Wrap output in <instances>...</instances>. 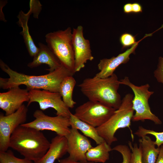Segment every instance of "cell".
<instances>
[{
  "mask_svg": "<svg viewBox=\"0 0 163 163\" xmlns=\"http://www.w3.org/2000/svg\"><path fill=\"white\" fill-rule=\"evenodd\" d=\"M1 69L9 76L8 78H0V87L3 89L19 87L24 85L28 91L40 89L59 93L61 83L66 77L74 74L62 66L47 74L40 75H31L18 72L11 69L1 59Z\"/></svg>",
  "mask_w": 163,
  "mask_h": 163,
  "instance_id": "6da1fadb",
  "label": "cell"
},
{
  "mask_svg": "<svg viewBox=\"0 0 163 163\" xmlns=\"http://www.w3.org/2000/svg\"><path fill=\"white\" fill-rule=\"evenodd\" d=\"M50 144V142L41 131L21 125L12 134L9 147L24 158L35 162L44 156Z\"/></svg>",
  "mask_w": 163,
  "mask_h": 163,
  "instance_id": "7a4b0ae2",
  "label": "cell"
},
{
  "mask_svg": "<svg viewBox=\"0 0 163 163\" xmlns=\"http://www.w3.org/2000/svg\"><path fill=\"white\" fill-rule=\"evenodd\" d=\"M120 84L117 75L113 73L106 78L95 75L86 78L78 86L89 101L98 102L117 110L122 101L118 92Z\"/></svg>",
  "mask_w": 163,
  "mask_h": 163,
  "instance_id": "3957f363",
  "label": "cell"
},
{
  "mask_svg": "<svg viewBox=\"0 0 163 163\" xmlns=\"http://www.w3.org/2000/svg\"><path fill=\"white\" fill-rule=\"evenodd\" d=\"M133 97V95L131 94H126L122 99L119 108L105 123L96 128L100 136L110 145L117 141L114 135L116 131L120 128H128L133 140L134 136L130 127L134 111L132 103Z\"/></svg>",
  "mask_w": 163,
  "mask_h": 163,
  "instance_id": "277c9868",
  "label": "cell"
},
{
  "mask_svg": "<svg viewBox=\"0 0 163 163\" xmlns=\"http://www.w3.org/2000/svg\"><path fill=\"white\" fill-rule=\"evenodd\" d=\"M70 27L47 34L45 40L47 46L61 65L75 73V61Z\"/></svg>",
  "mask_w": 163,
  "mask_h": 163,
  "instance_id": "5b68a950",
  "label": "cell"
},
{
  "mask_svg": "<svg viewBox=\"0 0 163 163\" xmlns=\"http://www.w3.org/2000/svg\"><path fill=\"white\" fill-rule=\"evenodd\" d=\"M120 81L121 84L129 86L134 93L132 103L133 108L135 113L132 120L143 121L148 120L152 121L156 124H161V120L151 112L149 104V99L154 93L153 91L149 90V84L136 86L131 82L127 76H125Z\"/></svg>",
  "mask_w": 163,
  "mask_h": 163,
  "instance_id": "8992f818",
  "label": "cell"
},
{
  "mask_svg": "<svg viewBox=\"0 0 163 163\" xmlns=\"http://www.w3.org/2000/svg\"><path fill=\"white\" fill-rule=\"evenodd\" d=\"M116 110L98 102L89 100L78 107L74 114L80 120L97 128L108 120Z\"/></svg>",
  "mask_w": 163,
  "mask_h": 163,
  "instance_id": "52a82bcc",
  "label": "cell"
},
{
  "mask_svg": "<svg viewBox=\"0 0 163 163\" xmlns=\"http://www.w3.org/2000/svg\"><path fill=\"white\" fill-rule=\"evenodd\" d=\"M33 121L21 126L33 128L38 130H48L54 132L60 136L66 137L70 132L69 118L61 116L51 117L45 114L40 110H36Z\"/></svg>",
  "mask_w": 163,
  "mask_h": 163,
  "instance_id": "ba28073f",
  "label": "cell"
},
{
  "mask_svg": "<svg viewBox=\"0 0 163 163\" xmlns=\"http://www.w3.org/2000/svg\"><path fill=\"white\" fill-rule=\"evenodd\" d=\"M29 101L28 107L32 102H37L40 110L52 108L56 111V115L69 118L71 113L59 93L45 90L30 89L29 90Z\"/></svg>",
  "mask_w": 163,
  "mask_h": 163,
  "instance_id": "9c48e42d",
  "label": "cell"
},
{
  "mask_svg": "<svg viewBox=\"0 0 163 163\" xmlns=\"http://www.w3.org/2000/svg\"><path fill=\"white\" fill-rule=\"evenodd\" d=\"M27 106L23 104L15 112L8 115H0V152L8 150L11 136L15 129L26 121Z\"/></svg>",
  "mask_w": 163,
  "mask_h": 163,
  "instance_id": "30bf717a",
  "label": "cell"
},
{
  "mask_svg": "<svg viewBox=\"0 0 163 163\" xmlns=\"http://www.w3.org/2000/svg\"><path fill=\"white\" fill-rule=\"evenodd\" d=\"M83 28L81 25L73 28L72 33V43L75 57V72L84 68L88 61H92V55L89 40L84 37Z\"/></svg>",
  "mask_w": 163,
  "mask_h": 163,
  "instance_id": "8fae6325",
  "label": "cell"
},
{
  "mask_svg": "<svg viewBox=\"0 0 163 163\" xmlns=\"http://www.w3.org/2000/svg\"><path fill=\"white\" fill-rule=\"evenodd\" d=\"M67 140L69 157L74 161L82 162L88 161L86 155L92 146L88 138L82 134L78 129L73 128L66 137Z\"/></svg>",
  "mask_w": 163,
  "mask_h": 163,
  "instance_id": "7c38bea8",
  "label": "cell"
},
{
  "mask_svg": "<svg viewBox=\"0 0 163 163\" xmlns=\"http://www.w3.org/2000/svg\"><path fill=\"white\" fill-rule=\"evenodd\" d=\"M29 101V91L19 87L11 88L5 92L0 93V108L8 115L16 111L25 102Z\"/></svg>",
  "mask_w": 163,
  "mask_h": 163,
  "instance_id": "4fadbf2b",
  "label": "cell"
},
{
  "mask_svg": "<svg viewBox=\"0 0 163 163\" xmlns=\"http://www.w3.org/2000/svg\"><path fill=\"white\" fill-rule=\"evenodd\" d=\"M141 40L128 49L123 53L117 56H113L110 59L104 58L101 59L97 65L100 72L95 76L101 78H106L112 75L116 69L121 64L127 62L130 59L131 54H135V50Z\"/></svg>",
  "mask_w": 163,
  "mask_h": 163,
  "instance_id": "5bb4252c",
  "label": "cell"
},
{
  "mask_svg": "<svg viewBox=\"0 0 163 163\" xmlns=\"http://www.w3.org/2000/svg\"><path fill=\"white\" fill-rule=\"evenodd\" d=\"M68 151L66 137L57 135L52 138L49 148L44 156L34 163H54L55 161L62 158Z\"/></svg>",
  "mask_w": 163,
  "mask_h": 163,
  "instance_id": "9a60e30c",
  "label": "cell"
},
{
  "mask_svg": "<svg viewBox=\"0 0 163 163\" xmlns=\"http://www.w3.org/2000/svg\"><path fill=\"white\" fill-rule=\"evenodd\" d=\"M38 46V52L33 57V61L27 64L28 67L33 68L45 64L49 68L46 70L50 72L62 66L47 45L40 42Z\"/></svg>",
  "mask_w": 163,
  "mask_h": 163,
  "instance_id": "2e32d148",
  "label": "cell"
},
{
  "mask_svg": "<svg viewBox=\"0 0 163 163\" xmlns=\"http://www.w3.org/2000/svg\"><path fill=\"white\" fill-rule=\"evenodd\" d=\"M31 14L30 10L26 13L22 11H20L18 16V24L22 27V30L20 34L23 37L28 52L31 57H34L38 53L39 48L34 43L29 32L28 21Z\"/></svg>",
  "mask_w": 163,
  "mask_h": 163,
  "instance_id": "e0dca14e",
  "label": "cell"
},
{
  "mask_svg": "<svg viewBox=\"0 0 163 163\" xmlns=\"http://www.w3.org/2000/svg\"><path fill=\"white\" fill-rule=\"evenodd\" d=\"M69 120L71 128L79 130L85 136L93 140L97 144L105 141L99 134L96 128L80 120L72 113Z\"/></svg>",
  "mask_w": 163,
  "mask_h": 163,
  "instance_id": "ac0fdd59",
  "label": "cell"
},
{
  "mask_svg": "<svg viewBox=\"0 0 163 163\" xmlns=\"http://www.w3.org/2000/svg\"><path fill=\"white\" fill-rule=\"evenodd\" d=\"M139 141L141 147L142 163H155L160 147L156 148L154 141L147 136L139 139Z\"/></svg>",
  "mask_w": 163,
  "mask_h": 163,
  "instance_id": "d6986e66",
  "label": "cell"
},
{
  "mask_svg": "<svg viewBox=\"0 0 163 163\" xmlns=\"http://www.w3.org/2000/svg\"><path fill=\"white\" fill-rule=\"evenodd\" d=\"M112 150L106 142L91 147L87 151L86 156L88 161L104 163L109 159V152Z\"/></svg>",
  "mask_w": 163,
  "mask_h": 163,
  "instance_id": "ffe728a7",
  "label": "cell"
},
{
  "mask_svg": "<svg viewBox=\"0 0 163 163\" xmlns=\"http://www.w3.org/2000/svg\"><path fill=\"white\" fill-rule=\"evenodd\" d=\"M76 84L75 78L73 76H70L65 78L60 85L59 93L61 95L64 102L69 108H73L76 104L72 97L73 92Z\"/></svg>",
  "mask_w": 163,
  "mask_h": 163,
  "instance_id": "44dd1931",
  "label": "cell"
},
{
  "mask_svg": "<svg viewBox=\"0 0 163 163\" xmlns=\"http://www.w3.org/2000/svg\"><path fill=\"white\" fill-rule=\"evenodd\" d=\"M134 134L139 137L141 138L148 134L152 135L156 138L154 143L158 147H160L163 144V132H156L153 130L145 129L140 126L139 127L138 130Z\"/></svg>",
  "mask_w": 163,
  "mask_h": 163,
  "instance_id": "7402d4cb",
  "label": "cell"
},
{
  "mask_svg": "<svg viewBox=\"0 0 163 163\" xmlns=\"http://www.w3.org/2000/svg\"><path fill=\"white\" fill-rule=\"evenodd\" d=\"M0 163H34L24 158H20L16 157L12 152L8 150L0 152Z\"/></svg>",
  "mask_w": 163,
  "mask_h": 163,
  "instance_id": "603a6c76",
  "label": "cell"
},
{
  "mask_svg": "<svg viewBox=\"0 0 163 163\" xmlns=\"http://www.w3.org/2000/svg\"><path fill=\"white\" fill-rule=\"evenodd\" d=\"M129 147L131 151L130 163H142L141 149L140 145L138 147L136 144L133 145L131 142H128Z\"/></svg>",
  "mask_w": 163,
  "mask_h": 163,
  "instance_id": "cb8c5ba5",
  "label": "cell"
},
{
  "mask_svg": "<svg viewBox=\"0 0 163 163\" xmlns=\"http://www.w3.org/2000/svg\"><path fill=\"white\" fill-rule=\"evenodd\" d=\"M120 152L122 155L123 161L122 163H130L131 151L129 147L126 145H119L112 149Z\"/></svg>",
  "mask_w": 163,
  "mask_h": 163,
  "instance_id": "d4e9b609",
  "label": "cell"
},
{
  "mask_svg": "<svg viewBox=\"0 0 163 163\" xmlns=\"http://www.w3.org/2000/svg\"><path fill=\"white\" fill-rule=\"evenodd\" d=\"M120 41L122 46V49L132 47L137 42L135 36L128 33L122 34L120 37Z\"/></svg>",
  "mask_w": 163,
  "mask_h": 163,
  "instance_id": "484cf974",
  "label": "cell"
},
{
  "mask_svg": "<svg viewBox=\"0 0 163 163\" xmlns=\"http://www.w3.org/2000/svg\"><path fill=\"white\" fill-rule=\"evenodd\" d=\"M30 10L33 14L34 17L38 18L42 9V5L38 0H30L29 2Z\"/></svg>",
  "mask_w": 163,
  "mask_h": 163,
  "instance_id": "4316f807",
  "label": "cell"
},
{
  "mask_svg": "<svg viewBox=\"0 0 163 163\" xmlns=\"http://www.w3.org/2000/svg\"><path fill=\"white\" fill-rule=\"evenodd\" d=\"M154 74L157 81L163 84V57H159L157 68Z\"/></svg>",
  "mask_w": 163,
  "mask_h": 163,
  "instance_id": "83f0119b",
  "label": "cell"
},
{
  "mask_svg": "<svg viewBox=\"0 0 163 163\" xmlns=\"http://www.w3.org/2000/svg\"><path fill=\"white\" fill-rule=\"evenodd\" d=\"M133 13L137 14L142 11V8L141 5L138 3H132Z\"/></svg>",
  "mask_w": 163,
  "mask_h": 163,
  "instance_id": "f1b7e54d",
  "label": "cell"
},
{
  "mask_svg": "<svg viewBox=\"0 0 163 163\" xmlns=\"http://www.w3.org/2000/svg\"><path fill=\"white\" fill-rule=\"evenodd\" d=\"M59 163H95L94 162L87 161V162H82L74 161L69 158V157L61 160Z\"/></svg>",
  "mask_w": 163,
  "mask_h": 163,
  "instance_id": "f546056e",
  "label": "cell"
},
{
  "mask_svg": "<svg viewBox=\"0 0 163 163\" xmlns=\"http://www.w3.org/2000/svg\"><path fill=\"white\" fill-rule=\"evenodd\" d=\"M124 12L126 14H130L133 13L132 3H127L123 6Z\"/></svg>",
  "mask_w": 163,
  "mask_h": 163,
  "instance_id": "4dcf8cb0",
  "label": "cell"
},
{
  "mask_svg": "<svg viewBox=\"0 0 163 163\" xmlns=\"http://www.w3.org/2000/svg\"><path fill=\"white\" fill-rule=\"evenodd\" d=\"M155 163H163V145L160 147V150Z\"/></svg>",
  "mask_w": 163,
  "mask_h": 163,
  "instance_id": "1f68e13d",
  "label": "cell"
}]
</instances>
